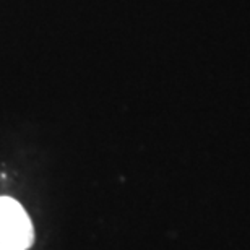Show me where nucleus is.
<instances>
[{"mask_svg":"<svg viewBox=\"0 0 250 250\" xmlns=\"http://www.w3.org/2000/svg\"><path fill=\"white\" fill-rule=\"evenodd\" d=\"M34 239L36 232L26 208L17 198L0 195V246L28 250Z\"/></svg>","mask_w":250,"mask_h":250,"instance_id":"1","label":"nucleus"},{"mask_svg":"<svg viewBox=\"0 0 250 250\" xmlns=\"http://www.w3.org/2000/svg\"><path fill=\"white\" fill-rule=\"evenodd\" d=\"M0 250H18V249H13V247H7V246H0Z\"/></svg>","mask_w":250,"mask_h":250,"instance_id":"2","label":"nucleus"}]
</instances>
